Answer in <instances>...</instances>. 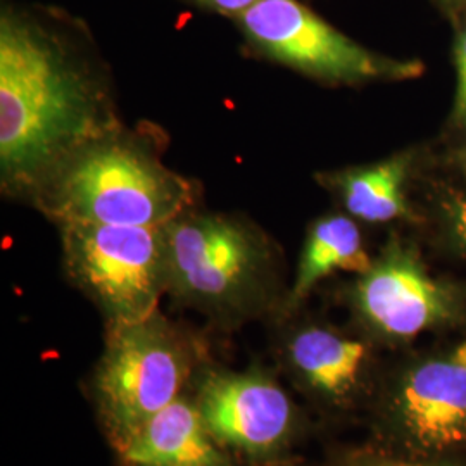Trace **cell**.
I'll list each match as a JSON object with an SVG mask.
<instances>
[{
    "label": "cell",
    "instance_id": "obj_1",
    "mask_svg": "<svg viewBox=\"0 0 466 466\" xmlns=\"http://www.w3.org/2000/svg\"><path fill=\"white\" fill-rule=\"evenodd\" d=\"M116 128L90 75L32 23L2 16L0 173L7 192H36L69 156Z\"/></svg>",
    "mask_w": 466,
    "mask_h": 466
},
{
    "label": "cell",
    "instance_id": "obj_2",
    "mask_svg": "<svg viewBox=\"0 0 466 466\" xmlns=\"http://www.w3.org/2000/svg\"><path fill=\"white\" fill-rule=\"evenodd\" d=\"M36 194L61 225L165 227L194 202L185 178L117 128L69 156Z\"/></svg>",
    "mask_w": 466,
    "mask_h": 466
},
{
    "label": "cell",
    "instance_id": "obj_3",
    "mask_svg": "<svg viewBox=\"0 0 466 466\" xmlns=\"http://www.w3.org/2000/svg\"><path fill=\"white\" fill-rule=\"evenodd\" d=\"M167 290L219 318L258 311L271 294L267 237L237 218L187 211L165 225Z\"/></svg>",
    "mask_w": 466,
    "mask_h": 466
},
{
    "label": "cell",
    "instance_id": "obj_4",
    "mask_svg": "<svg viewBox=\"0 0 466 466\" xmlns=\"http://www.w3.org/2000/svg\"><path fill=\"white\" fill-rule=\"evenodd\" d=\"M198 356L196 342L159 311L109 325L94 398L115 448L182 398Z\"/></svg>",
    "mask_w": 466,
    "mask_h": 466
},
{
    "label": "cell",
    "instance_id": "obj_5",
    "mask_svg": "<svg viewBox=\"0 0 466 466\" xmlns=\"http://www.w3.org/2000/svg\"><path fill=\"white\" fill-rule=\"evenodd\" d=\"M61 228L67 275L109 325L157 311L167 290L165 227L63 223Z\"/></svg>",
    "mask_w": 466,
    "mask_h": 466
},
{
    "label": "cell",
    "instance_id": "obj_6",
    "mask_svg": "<svg viewBox=\"0 0 466 466\" xmlns=\"http://www.w3.org/2000/svg\"><path fill=\"white\" fill-rule=\"evenodd\" d=\"M238 19L268 57L323 80H406L423 71L417 61H394L358 46L299 0H258Z\"/></svg>",
    "mask_w": 466,
    "mask_h": 466
},
{
    "label": "cell",
    "instance_id": "obj_7",
    "mask_svg": "<svg viewBox=\"0 0 466 466\" xmlns=\"http://www.w3.org/2000/svg\"><path fill=\"white\" fill-rule=\"evenodd\" d=\"M382 425L404 456L466 450V340L400 370L383 398Z\"/></svg>",
    "mask_w": 466,
    "mask_h": 466
},
{
    "label": "cell",
    "instance_id": "obj_8",
    "mask_svg": "<svg viewBox=\"0 0 466 466\" xmlns=\"http://www.w3.org/2000/svg\"><path fill=\"white\" fill-rule=\"evenodd\" d=\"M194 402L219 444L258 463L279 460L298 432L294 402L258 370H204Z\"/></svg>",
    "mask_w": 466,
    "mask_h": 466
},
{
    "label": "cell",
    "instance_id": "obj_9",
    "mask_svg": "<svg viewBox=\"0 0 466 466\" xmlns=\"http://www.w3.org/2000/svg\"><path fill=\"white\" fill-rule=\"evenodd\" d=\"M352 298L368 329L390 342L413 340L460 315L452 287L433 279L417 254L400 244H390L371 261Z\"/></svg>",
    "mask_w": 466,
    "mask_h": 466
},
{
    "label": "cell",
    "instance_id": "obj_10",
    "mask_svg": "<svg viewBox=\"0 0 466 466\" xmlns=\"http://www.w3.org/2000/svg\"><path fill=\"white\" fill-rule=\"evenodd\" d=\"M283 358L300 387L327 406H350L365 389L367 344L332 329L309 325L296 330L285 342Z\"/></svg>",
    "mask_w": 466,
    "mask_h": 466
},
{
    "label": "cell",
    "instance_id": "obj_11",
    "mask_svg": "<svg viewBox=\"0 0 466 466\" xmlns=\"http://www.w3.org/2000/svg\"><path fill=\"white\" fill-rule=\"evenodd\" d=\"M125 466H238L185 396L116 448Z\"/></svg>",
    "mask_w": 466,
    "mask_h": 466
},
{
    "label": "cell",
    "instance_id": "obj_12",
    "mask_svg": "<svg viewBox=\"0 0 466 466\" xmlns=\"http://www.w3.org/2000/svg\"><path fill=\"white\" fill-rule=\"evenodd\" d=\"M370 267L371 259L363 248L356 223L346 217L321 218L308 233L285 308L289 311L296 309L333 271H356L361 275Z\"/></svg>",
    "mask_w": 466,
    "mask_h": 466
},
{
    "label": "cell",
    "instance_id": "obj_13",
    "mask_svg": "<svg viewBox=\"0 0 466 466\" xmlns=\"http://www.w3.org/2000/svg\"><path fill=\"white\" fill-rule=\"evenodd\" d=\"M408 157H390L379 165L356 167L335 177V185L352 217L385 223L410 217L404 198Z\"/></svg>",
    "mask_w": 466,
    "mask_h": 466
},
{
    "label": "cell",
    "instance_id": "obj_14",
    "mask_svg": "<svg viewBox=\"0 0 466 466\" xmlns=\"http://www.w3.org/2000/svg\"><path fill=\"white\" fill-rule=\"evenodd\" d=\"M342 466H466L451 458H411L404 454H358Z\"/></svg>",
    "mask_w": 466,
    "mask_h": 466
},
{
    "label": "cell",
    "instance_id": "obj_15",
    "mask_svg": "<svg viewBox=\"0 0 466 466\" xmlns=\"http://www.w3.org/2000/svg\"><path fill=\"white\" fill-rule=\"evenodd\" d=\"M456 65H458V94H456L454 119L460 125L466 127V32L458 44Z\"/></svg>",
    "mask_w": 466,
    "mask_h": 466
},
{
    "label": "cell",
    "instance_id": "obj_16",
    "mask_svg": "<svg viewBox=\"0 0 466 466\" xmlns=\"http://www.w3.org/2000/svg\"><path fill=\"white\" fill-rule=\"evenodd\" d=\"M450 217L454 233L466 246V198H458L451 202Z\"/></svg>",
    "mask_w": 466,
    "mask_h": 466
},
{
    "label": "cell",
    "instance_id": "obj_17",
    "mask_svg": "<svg viewBox=\"0 0 466 466\" xmlns=\"http://www.w3.org/2000/svg\"><path fill=\"white\" fill-rule=\"evenodd\" d=\"M199 2H202L204 5H209V7L217 9V11H221V13L240 16L258 0H199Z\"/></svg>",
    "mask_w": 466,
    "mask_h": 466
}]
</instances>
